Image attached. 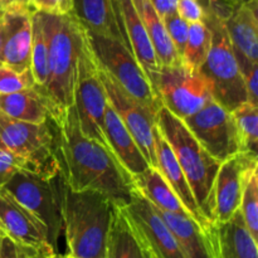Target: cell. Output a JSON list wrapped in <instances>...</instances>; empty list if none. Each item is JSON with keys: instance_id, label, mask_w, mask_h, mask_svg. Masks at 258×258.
<instances>
[{"instance_id": "obj_26", "label": "cell", "mask_w": 258, "mask_h": 258, "mask_svg": "<svg viewBox=\"0 0 258 258\" xmlns=\"http://www.w3.org/2000/svg\"><path fill=\"white\" fill-rule=\"evenodd\" d=\"M133 179L136 188L155 208L184 217H190L173 189L168 185L156 169L150 166L144 173Z\"/></svg>"}, {"instance_id": "obj_33", "label": "cell", "mask_w": 258, "mask_h": 258, "mask_svg": "<svg viewBox=\"0 0 258 258\" xmlns=\"http://www.w3.org/2000/svg\"><path fill=\"white\" fill-rule=\"evenodd\" d=\"M55 254L18 243L3 233L0 236V258H53Z\"/></svg>"}, {"instance_id": "obj_38", "label": "cell", "mask_w": 258, "mask_h": 258, "mask_svg": "<svg viewBox=\"0 0 258 258\" xmlns=\"http://www.w3.org/2000/svg\"><path fill=\"white\" fill-rule=\"evenodd\" d=\"M150 3L155 8L156 12L159 13V15L164 18L165 15L176 12V3H178V0H150Z\"/></svg>"}, {"instance_id": "obj_19", "label": "cell", "mask_w": 258, "mask_h": 258, "mask_svg": "<svg viewBox=\"0 0 258 258\" xmlns=\"http://www.w3.org/2000/svg\"><path fill=\"white\" fill-rule=\"evenodd\" d=\"M71 13L85 30L113 38L128 48L118 0H72Z\"/></svg>"}, {"instance_id": "obj_2", "label": "cell", "mask_w": 258, "mask_h": 258, "mask_svg": "<svg viewBox=\"0 0 258 258\" xmlns=\"http://www.w3.org/2000/svg\"><path fill=\"white\" fill-rule=\"evenodd\" d=\"M48 42V82L40 95L47 103L50 120L59 125L75 103L77 66L83 29L72 13L39 12Z\"/></svg>"}, {"instance_id": "obj_40", "label": "cell", "mask_w": 258, "mask_h": 258, "mask_svg": "<svg viewBox=\"0 0 258 258\" xmlns=\"http://www.w3.org/2000/svg\"><path fill=\"white\" fill-rule=\"evenodd\" d=\"M57 14H68L72 12V0H55Z\"/></svg>"}, {"instance_id": "obj_37", "label": "cell", "mask_w": 258, "mask_h": 258, "mask_svg": "<svg viewBox=\"0 0 258 258\" xmlns=\"http://www.w3.org/2000/svg\"><path fill=\"white\" fill-rule=\"evenodd\" d=\"M243 82L247 92V102L258 106V66H254L243 76Z\"/></svg>"}, {"instance_id": "obj_24", "label": "cell", "mask_w": 258, "mask_h": 258, "mask_svg": "<svg viewBox=\"0 0 258 258\" xmlns=\"http://www.w3.org/2000/svg\"><path fill=\"white\" fill-rule=\"evenodd\" d=\"M133 4L148 32L160 67H169L181 63L166 32L163 18L159 15L150 0H133Z\"/></svg>"}, {"instance_id": "obj_43", "label": "cell", "mask_w": 258, "mask_h": 258, "mask_svg": "<svg viewBox=\"0 0 258 258\" xmlns=\"http://www.w3.org/2000/svg\"><path fill=\"white\" fill-rule=\"evenodd\" d=\"M53 258H80V257H73V256H70V254H55Z\"/></svg>"}, {"instance_id": "obj_23", "label": "cell", "mask_w": 258, "mask_h": 258, "mask_svg": "<svg viewBox=\"0 0 258 258\" xmlns=\"http://www.w3.org/2000/svg\"><path fill=\"white\" fill-rule=\"evenodd\" d=\"M155 209L175 237L186 258H216L208 232L193 218Z\"/></svg>"}, {"instance_id": "obj_28", "label": "cell", "mask_w": 258, "mask_h": 258, "mask_svg": "<svg viewBox=\"0 0 258 258\" xmlns=\"http://www.w3.org/2000/svg\"><path fill=\"white\" fill-rule=\"evenodd\" d=\"M32 63H30V70L34 76L35 86L38 91L43 90L48 82V42L45 38L44 29H43L42 18L38 10L32 12Z\"/></svg>"}, {"instance_id": "obj_4", "label": "cell", "mask_w": 258, "mask_h": 258, "mask_svg": "<svg viewBox=\"0 0 258 258\" xmlns=\"http://www.w3.org/2000/svg\"><path fill=\"white\" fill-rule=\"evenodd\" d=\"M156 127L170 145L202 214L213 224L214 181L221 163L198 143L185 122L164 106L156 115Z\"/></svg>"}, {"instance_id": "obj_34", "label": "cell", "mask_w": 258, "mask_h": 258, "mask_svg": "<svg viewBox=\"0 0 258 258\" xmlns=\"http://www.w3.org/2000/svg\"><path fill=\"white\" fill-rule=\"evenodd\" d=\"M163 20L164 24H165L166 32H168L169 34V38H170L171 43H173L179 58H181L186 39H188L189 23H186L185 20L181 19L176 12L165 15V17L163 18Z\"/></svg>"}, {"instance_id": "obj_20", "label": "cell", "mask_w": 258, "mask_h": 258, "mask_svg": "<svg viewBox=\"0 0 258 258\" xmlns=\"http://www.w3.org/2000/svg\"><path fill=\"white\" fill-rule=\"evenodd\" d=\"M207 232L216 258H258V242L249 233L239 209L227 222L211 224Z\"/></svg>"}, {"instance_id": "obj_45", "label": "cell", "mask_w": 258, "mask_h": 258, "mask_svg": "<svg viewBox=\"0 0 258 258\" xmlns=\"http://www.w3.org/2000/svg\"><path fill=\"white\" fill-rule=\"evenodd\" d=\"M0 10H2V0H0Z\"/></svg>"}, {"instance_id": "obj_44", "label": "cell", "mask_w": 258, "mask_h": 258, "mask_svg": "<svg viewBox=\"0 0 258 258\" xmlns=\"http://www.w3.org/2000/svg\"><path fill=\"white\" fill-rule=\"evenodd\" d=\"M242 3H248V2H251V0H241Z\"/></svg>"}, {"instance_id": "obj_5", "label": "cell", "mask_w": 258, "mask_h": 258, "mask_svg": "<svg viewBox=\"0 0 258 258\" xmlns=\"http://www.w3.org/2000/svg\"><path fill=\"white\" fill-rule=\"evenodd\" d=\"M30 123L0 112V149L27 163L30 173L54 178L62 174L57 149V128L49 122Z\"/></svg>"}, {"instance_id": "obj_30", "label": "cell", "mask_w": 258, "mask_h": 258, "mask_svg": "<svg viewBox=\"0 0 258 258\" xmlns=\"http://www.w3.org/2000/svg\"><path fill=\"white\" fill-rule=\"evenodd\" d=\"M238 131L241 153L257 154L258 106L243 102L231 111Z\"/></svg>"}, {"instance_id": "obj_10", "label": "cell", "mask_w": 258, "mask_h": 258, "mask_svg": "<svg viewBox=\"0 0 258 258\" xmlns=\"http://www.w3.org/2000/svg\"><path fill=\"white\" fill-rule=\"evenodd\" d=\"M151 86L161 105L181 120L213 100L208 77L202 71L190 70L183 63L159 68Z\"/></svg>"}, {"instance_id": "obj_15", "label": "cell", "mask_w": 258, "mask_h": 258, "mask_svg": "<svg viewBox=\"0 0 258 258\" xmlns=\"http://www.w3.org/2000/svg\"><path fill=\"white\" fill-rule=\"evenodd\" d=\"M0 232L18 243L57 253L44 224L4 188H0Z\"/></svg>"}, {"instance_id": "obj_16", "label": "cell", "mask_w": 258, "mask_h": 258, "mask_svg": "<svg viewBox=\"0 0 258 258\" xmlns=\"http://www.w3.org/2000/svg\"><path fill=\"white\" fill-rule=\"evenodd\" d=\"M257 8L258 0L239 3L223 19L242 77L258 66Z\"/></svg>"}, {"instance_id": "obj_9", "label": "cell", "mask_w": 258, "mask_h": 258, "mask_svg": "<svg viewBox=\"0 0 258 258\" xmlns=\"http://www.w3.org/2000/svg\"><path fill=\"white\" fill-rule=\"evenodd\" d=\"M107 102L98 64L88 47L83 30L73 106L77 112L81 133L91 140L97 141L105 148L110 149L105 134V112Z\"/></svg>"}, {"instance_id": "obj_3", "label": "cell", "mask_w": 258, "mask_h": 258, "mask_svg": "<svg viewBox=\"0 0 258 258\" xmlns=\"http://www.w3.org/2000/svg\"><path fill=\"white\" fill-rule=\"evenodd\" d=\"M113 206L103 194L73 190L63 180L62 231L70 256L105 258Z\"/></svg>"}, {"instance_id": "obj_41", "label": "cell", "mask_w": 258, "mask_h": 258, "mask_svg": "<svg viewBox=\"0 0 258 258\" xmlns=\"http://www.w3.org/2000/svg\"><path fill=\"white\" fill-rule=\"evenodd\" d=\"M201 2V4L203 5L204 10L208 8L209 3L214 2V3H223V4H227V5H231V7H236V5H238L239 3H242L241 0H199Z\"/></svg>"}, {"instance_id": "obj_14", "label": "cell", "mask_w": 258, "mask_h": 258, "mask_svg": "<svg viewBox=\"0 0 258 258\" xmlns=\"http://www.w3.org/2000/svg\"><path fill=\"white\" fill-rule=\"evenodd\" d=\"M256 169L257 154L238 153L221 163L214 181V223L227 222L238 211L244 184Z\"/></svg>"}, {"instance_id": "obj_32", "label": "cell", "mask_w": 258, "mask_h": 258, "mask_svg": "<svg viewBox=\"0 0 258 258\" xmlns=\"http://www.w3.org/2000/svg\"><path fill=\"white\" fill-rule=\"evenodd\" d=\"M34 76L30 68L23 72H18L0 63V95L18 92L25 88L34 87Z\"/></svg>"}, {"instance_id": "obj_17", "label": "cell", "mask_w": 258, "mask_h": 258, "mask_svg": "<svg viewBox=\"0 0 258 258\" xmlns=\"http://www.w3.org/2000/svg\"><path fill=\"white\" fill-rule=\"evenodd\" d=\"M32 12L30 8L4 10L5 35L3 44V64L23 72L32 63Z\"/></svg>"}, {"instance_id": "obj_27", "label": "cell", "mask_w": 258, "mask_h": 258, "mask_svg": "<svg viewBox=\"0 0 258 258\" xmlns=\"http://www.w3.org/2000/svg\"><path fill=\"white\" fill-rule=\"evenodd\" d=\"M105 258H146L120 207L113 206Z\"/></svg>"}, {"instance_id": "obj_7", "label": "cell", "mask_w": 258, "mask_h": 258, "mask_svg": "<svg viewBox=\"0 0 258 258\" xmlns=\"http://www.w3.org/2000/svg\"><path fill=\"white\" fill-rule=\"evenodd\" d=\"M85 30V29H83ZM93 58L128 96L158 115L161 105L148 76L127 47L113 38L85 30Z\"/></svg>"}, {"instance_id": "obj_22", "label": "cell", "mask_w": 258, "mask_h": 258, "mask_svg": "<svg viewBox=\"0 0 258 258\" xmlns=\"http://www.w3.org/2000/svg\"><path fill=\"white\" fill-rule=\"evenodd\" d=\"M118 7H120L121 20L127 38L128 48L151 83V80L159 71L160 64L148 32L134 7L133 0H118Z\"/></svg>"}, {"instance_id": "obj_13", "label": "cell", "mask_w": 258, "mask_h": 258, "mask_svg": "<svg viewBox=\"0 0 258 258\" xmlns=\"http://www.w3.org/2000/svg\"><path fill=\"white\" fill-rule=\"evenodd\" d=\"M98 70L108 103L112 106L121 122L131 134L143 155L148 160L149 165L156 169L155 145H154L156 115L128 96L107 72L101 70L100 66Z\"/></svg>"}, {"instance_id": "obj_21", "label": "cell", "mask_w": 258, "mask_h": 258, "mask_svg": "<svg viewBox=\"0 0 258 258\" xmlns=\"http://www.w3.org/2000/svg\"><path fill=\"white\" fill-rule=\"evenodd\" d=\"M105 134L110 150L133 178L150 168L138 144L108 102L105 112Z\"/></svg>"}, {"instance_id": "obj_29", "label": "cell", "mask_w": 258, "mask_h": 258, "mask_svg": "<svg viewBox=\"0 0 258 258\" xmlns=\"http://www.w3.org/2000/svg\"><path fill=\"white\" fill-rule=\"evenodd\" d=\"M211 48V29L204 22L189 24L188 39L181 54V63L190 70L201 71Z\"/></svg>"}, {"instance_id": "obj_31", "label": "cell", "mask_w": 258, "mask_h": 258, "mask_svg": "<svg viewBox=\"0 0 258 258\" xmlns=\"http://www.w3.org/2000/svg\"><path fill=\"white\" fill-rule=\"evenodd\" d=\"M239 212L249 233L258 242V169L252 171L244 184Z\"/></svg>"}, {"instance_id": "obj_11", "label": "cell", "mask_w": 258, "mask_h": 258, "mask_svg": "<svg viewBox=\"0 0 258 258\" xmlns=\"http://www.w3.org/2000/svg\"><path fill=\"white\" fill-rule=\"evenodd\" d=\"M120 209L146 258H186L160 214L136 186L130 203Z\"/></svg>"}, {"instance_id": "obj_35", "label": "cell", "mask_w": 258, "mask_h": 258, "mask_svg": "<svg viewBox=\"0 0 258 258\" xmlns=\"http://www.w3.org/2000/svg\"><path fill=\"white\" fill-rule=\"evenodd\" d=\"M19 170L29 171L27 163L18 156L0 149V188H3L8 180Z\"/></svg>"}, {"instance_id": "obj_18", "label": "cell", "mask_w": 258, "mask_h": 258, "mask_svg": "<svg viewBox=\"0 0 258 258\" xmlns=\"http://www.w3.org/2000/svg\"><path fill=\"white\" fill-rule=\"evenodd\" d=\"M154 145H155V158H156V170L159 171L168 185L173 189L174 193L181 202L184 208L189 213V216L199 224L203 229H208L211 223L204 218L197 204L194 194L189 186L188 180L171 150L168 141L163 138L158 127L154 128Z\"/></svg>"}, {"instance_id": "obj_36", "label": "cell", "mask_w": 258, "mask_h": 258, "mask_svg": "<svg viewBox=\"0 0 258 258\" xmlns=\"http://www.w3.org/2000/svg\"><path fill=\"white\" fill-rule=\"evenodd\" d=\"M176 13L181 19L186 23L203 22L206 10L199 0H178L176 3Z\"/></svg>"}, {"instance_id": "obj_25", "label": "cell", "mask_w": 258, "mask_h": 258, "mask_svg": "<svg viewBox=\"0 0 258 258\" xmlns=\"http://www.w3.org/2000/svg\"><path fill=\"white\" fill-rule=\"evenodd\" d=\"M0 112L23 122L44 123L50 120L44 97L35 87L0 95Z\"/></svg>"}, {"instance_id": "obj_6", "label": "cell", "mask_w": 258, "mask_h": 258, "mask_svg": "<svg viewBox=\"0 0 258 258\" xmlns=\"http://www.w3.org/2000/svg\"><path fill=\"white\" fill-rule=\"evenodd\" d=\"M203 22L211 29V48L201 71L211 81L213 100L226 110L233 111L237 106L247 102L243 77L223 19L216 13L206 10Z\"/></svg>"}, {"instance_id": "obj_1", "label": "cell", "mask_w": 258, "mask_h": 258, "mask_svg": "<svg viewBox=\"0 0 258 258\" xmlns=\"http://www.w3.org/2000/svg\"><path fill=\"white\" fill-rule=\"evenodd\" d=\"M55 127L64 183L73 190L98 191L116 207L130 203L135 189L133 176L110 149L81 133L75 106Z\"/></svg>"}, {"instance_id": "obj_46", "label": "cell", "mask_w": 258, "mask_h": 258, "mask_svg": "<svg viewBox=\"0 0 258 258\" xmlns=\"http://www.w3.org/2000/svg\"><path fill=\"white\" fill-rule=\"evenodd\" d=\"M0 236H2V232H0Z\"/></svg>"}, {"instance_id": "obj_8", "label": "cell", "mask_w": 258, "mask_h": 258, "mask_svg": "<svg viewBox=\"0 0 258 258\" xmlns=\"http://www.w3.org/2000/svg\"><path fill=\"white\" fill-rule=\"evenodd\" d=\"M3 188L45 226L48 241L57 251L62 233V174L54 178L19 170Z\"/></svg>"}, {"instance_id": "obj_39", "label": "cell", "mask_w": 258, "mask_h": 258, "mask_svg": "<svg viewBox=\"0 0 258 258\" xmlns=\"http://www.w3.org/2000/svg\"><path fill=\"white\" fill-rule=\"evenodd\" d=\"M14 8H30L29 0H2V10L14 9Z\"/></svg>"}, {"instance_id": "obj_42", "label": "cell", "mask_w": 258, "mask_h": 258, "mask_svg": "<svg viewBox=\"0 0 258 258\" xmlns=\"http://www.w3.org/2000/svg\"><path fill=\"white\" fill-rule=\"evenodd\" d=\"M5 24H4V10H0V62H2L3 44H4Z\"/></svg>"}, {"instance_id": "obj_12", "label": "cell", "mask_w": 258, "mask_h": 258, "mask_svg": "<svg viewBox=\"0 0 258 258\" xmlns=\"http://www.w3.org/2000/svg\"><path fill=\"white\" fill-rule=\"evenodd\" d=\"M183 121L198 143L219 163L241 153L233 116L217 101L212 100Z\"/></svg>"}]
</instances>
